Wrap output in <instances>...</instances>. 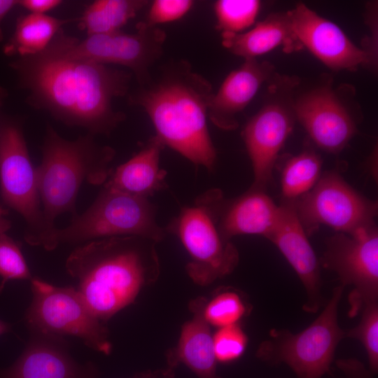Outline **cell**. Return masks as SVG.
<instances>
[{
  "instance_id": "8",
  "label": "cell",
  "mask_w": 378,
  "mask_h": 378,
  "mask_svg": "<svg viewBox=\"0 0 378 378\" xmlns=\"http://www.w3.org/2000/svg\"><path fill=\"white\" fill-rule=\"evenodd\" d=\"M300 80L276 72L268 81L262 107L246 124L242 136L251 162V188L265 190L272 178L279 152L293 131L295 90Z\"/></svg>"
},
{
  "instance_id": "5",
  "label": "cell",
  "mask_w": 378,
  "mask_h": 378,
  "mask_svg": "<svg viewBox=\"0 0 378 378\" xmlns=\"http://www.w3.org/2000/svg\"><path fill=\"white\" fill-rule=\"evenodd\" d=\"M157 220V206L150 199L130 195L104 186L92 204L71 218L65 227H56L46 250L60 244L80 245L113 237L135 236L155 242L167 235Z\"/></svg>"
},
{
  "instance_id": "3",
  "label": "cell",
  "mask_w": 378,
  "mask_h": 378,
  "mask_svg": "<svg viewBox=\"0 0 378 378\" xmlns=\"http://www.w3.org/2000/svg\"><path fill=\"white\" fill-rule=\"evenodd\" d=\"M157 242L140 237H113L77 246L66 272L94 315L106 322L132 304L159 274Z\"/></svg>"
},
{
  "instance_id": "19",
  "label": "cell",
  "mask_w": 378,
  "mask_h": 378,
  "mask_svg": "<svg viewBox=\"0 0 378 378\" xmlns=\"http://www.w3.org/2000/svg\"><path fill=\"white\" fill-rule=\"evenodd\" d=\"M275 74L274 66L270 62L245 59L239 68L225 77L218 90L214 92L209 105V119L221 130L237 129V115Z\"/></svg>"
},
{
  "instance_id": "31",
  "label": "cell",
  "mask_w": 378,
  "mask_h": 378,
  "mask_svg": "<svg viewBox=\"0 0 378 378\" xmlns=\"http://www.w3.org/2000/svg\"><path fill=\"white\" fill-rule=\"evenodd\" d=\"M192 0H155L147 13L144 24L150 27L176 21L184 17L192 8Z\"/></svg>"
},
{
  "instance_id": "29",
  "label": "cell",
  "mask_w": 378,
  "mask_h": 378,
  "mask_svg": "<svg viewBox=\"0 0 378 378\" xmlns=\"http://www.w3.org/2000/svg\"><path fill=\"white\" fill-rule=\"evenodd\" d=\"M0 292L10 280H29L33 277L21 251L20 245L0 232Z\"/></svg>"
},
{
  "instance_id": "33",
  "label": "cell",
  "mask_w": 378,
  "mask_h": 378,
  "mask_svg": "<svg viewBox=\"0 0 378 378\" xmlns=\"http://www.w3.org/2000/svg\"><path fill=\"white\" fill-rule=\"evenodd\" d=\"M344 378H371L372 373L358 360L355 358L340 359L336 362Z\"/></svg>"
},
{
  "instance_id": "23",
  "label": "cell",
  "mask_w": 378,
  "mask_h": 378,
  "mask_svg": "<svg viewBox=\"0 0 378 378\" xmlns=\"http://www.w3.org/2000/svg\"><path fill=\"white\" fill-rule=\"evenodd\" d=\"M71 21L46 14L22 15L17 20L12 37L4 46V52L19 57L38 54L48 47L62 26Z\"/></svg>"
},
{
  "instance_id": "26",
  "label": "cell",
  "mask_w": 378,
  "mask_h": 378,
  "mask_svg": "<svg viewBox=\"0 0 378 378\" xmlns=\"http://www.w3.org/2000/svg\"><path fill=\"white\" fill-rule=\"evenodd\" d=\"M261 3L257 0H218L214 3L216 27L222 33L239 34L252 26Z\"/></svg>"
},
{
  "instance_id": "11",
  "label": "cell",
  "mask_w": 378,
  "mask_h": 378,
  "mask_svg": "<svg viewBox=\"0 0 378 378\" xmlns=\"http://www.w3.org/2000/svg\"><path fill=\"white\" fill-rule=\"evenodd\" d=\"M354 88H335L330 76L294 98L296 120L314 144L324 151L338 153L358 132V109L351 97Z\"/></svg>"
},
{
  "instance_id": "34",
  "label": "cell",
  "mask_w": 378,
  "mask_h": 378,
  "mask_svg": "<svg viewBox=\"0 0 378 378\" xmlns=\"http://www.w3.org/2000/svg\"><path fill=\"white\" fill-rule=\"evenodd\" d=\"M62 3L61 0H18V6L29 10L30 13L44 15Z\"/></svg>"
},
{
  "instance_id": "24",
  "label": "cell",
  "mask_w": 378,
  "mask_h": 378,
  "mask_svg": "<svg viewBox=\"0 0 378 378\" xmlns=\"http://www.w3.org/2000/svg\"><path fill=\"white\" fill-rule=\"evenodd\" d=\"M148 4L146 0H97L86 7L78 27L88 36L120 31Z\"/></svg>"
},
{
  "instance_id": "21",
  "label": "cell",
  "mask_w": 378,
  "mask_h": 378,
  "mask_svg": "<svg viewBox=\"0 0 378 378\" xmlns=\"http://www.w3.org/2000/svg\"><path fill=\"white\" fill-rule=\"evenodd\" d=\"M164 144L155 135L132 158L111 172L104 186L150 199L165 189L167 172L160 167Z\"/></svg>"
},
{
  "instance_id": "14",
  "label": "cell",
  "mask_w": 378,
  "mask_h": 378,
  "mask_svg": "<svg viewBox=\"0 0 378 378\" xmlns=\"http://www.w3.org/2000/svg\"><path fill=\"white\" fill-rule=\"evenodd\" d=\"M324 267L337 273L342 285L352 286L349 314L353 316L378 299V231L376 225L351 234L337 232L326 240Z\"/></svg>"
},
{
  "instance_id": "25",
  "label": "cell",
  "mask_w": 378,
  "mask_h": 378,
  "mask_svg": "<svg viewBox=\"0 0 378 378\" xmlns=\"http://www.w3.org/2000/svg\"><path fill=\"white\" fill-rule=\"evenodd\" d=\"M321 167L320 155L312 149L288 159L281 172L284 201H295L311 190L321 177Z\"/></svg>"
},
{
  "instance_id": "13",
  "label": "cell",
  "mask_w": 378,
  "mask_h": 378,
  "mask_svg": "<svg viewBox=\"0 0 378 378\" xmlns=\"http://www.w3.org/2000/svg\"><path fill=\"white\" fill-rule=\"evenodd\" d=\"M176 235L188 253L186 266L190 279L206 286L232 273L239 263L235 246L224 239L208 210L200 204L182 207L178 214L164 227Z\"/></svg>"
},
{
  "instance_id": "20",
  "label": "cell",
  "mask_w": 378,
  "mask_h": 378,
  "mask_svg": "<svg viewBox=\"0 0 378 378\" xmlns=\"http://www.w3.org/2000/svg\"><path fill=\"white\" fill-rule=\"evenodd\" d=\"M206 302L202 297L190 302L192 317L183 324L178 344L167 353V361L173 369L184 364L198 378H222L217 372L210 325L204 317Z\"/></svg>"
},
{
  "instance_id": "1",
  "label": "cell",
  "mask_w": 378,
  "mask_h": 378,
  "mask_svg": "<svg viewBox=\"0 0 378 378\" xmlns=\"http://www.w3.org/2000/svg\"><path fill=\"white\" fill-rule=\"evenodd\" d=\"M27 102L69 127L94 136L109 135L125 119L114 109L115 98L127 94L132 74L79 59L49 48L10 63Z\"/></svg>"
},
{
  "instance_id": "30",
  "label": "cell",
  "mask_w": 378,
  "mask_h": 378,
  "mask_svg": "<svg viewBox=\"0 0 378 378\" xmlns=\"http://www.w3.org/2000/svg\"><path fill=\"white\" fill-rule=\"evenodd\" d=\"M247 342V336L238 323L218 328L213 335L217 361L228 363L239 358L244 352Z\"/></svg>"
},
{
  "instance_id": "37",
  "label": "cell",
  "mask_w": 378,
  "mask_h": 378,
  "mask_svg": "<svg viewBox=\"0 0 378 378\" xmlns=\"http://www.w3.org/2000/svg\"><path fill=\"white\" fill-rule=\"evenodd\" d=\"M7 210L0 204V232H6L10 227V221L6 218Z\"/></svg>"
},
{
  "instance_id": "10",
  "label": "cell",
  "mask_w": 378,
  "mask_h": 378,
  "mask_svg": "<svg viewBox=\"0 0 378 378\" xmlns=\"http://www.w3.org/2000/svg\"><path fill=\"white\" fill-rule=\"evenodd\" d=\"M136 29L132 34L120 31L79 40L62 29L48 47L68 57L127 67L141 86L150 80V69L162 54L167 36L160 28L142 21L136 24Z\"/></svg>"
},
{
  "instance_id": "9",
  "label": "cell",
  "mask_w": 378,
  "mask_h": 378,
  "mask_svg": "<svg viewBox=\"0 0 378 378\" xmlns=\"http://www.w3.org/2000/svg\"><path fill=\"white\" fill-rule=\"evenodd\" d=\"M0 186L6 205L24 218L25 241L46 248L55 230L47 225L42 209L36 173L19 122L0 124Z\"/></svg>"
},
{
  "instance_id": "16",
  "label": "cell",
  "mask_w": 378,
  "mask_h": 378,
  "mask_svg": "<svg viewBox=\"0 0 378 378\" xmlns=\"http://www.w3.org/2000/svg\"><path fill=\"white\" fill-rule=\"evenodd\" d=\"M288 13L302 48H307L324 65L333 71H354L364 65L363 51L336 24L302 3Z\"/></svg>"
},
{
  "instance_id": "2",
  "label": "cell",
  "mask_w": 378,
  "mask_h": 378,
  "mask_svg": "<svg viewBox=\"0 0 378 378\" xmlns=\"http://www.w3.org/2000/svg\"><path fill=\"white\" fill-rule=\"evenodd\" d=\"M213 94L210 82L181 60L165 66L155 79L151 77L129 99L144 110L164 146L212 171L216 150L207 118Z\"/></svg>"
},
{
  "instance_id": "17",
  "label": "cell",
  "mask_w": 378,
  "mask_h": 378,
  "mask_svg": "<svg viewBox=\"0 0 378 378\" xmlns=\"http://www.w3.org/2000/svg\"><path fill=\"white\" fill-rule=\"evenodd\" d=\"M297 214L294 201H284L278 220L267 236L281 251L302 281L307 293L302 309L316 313L323 304L320 266Z\"/></svg>"
},
{
  "instance_id": "35",
  "label": "cell",
  "mask_w": 378,
  "mask_h": 378,
  "mask_svg": "<svg viewBox=\"0 0 378 378\" xmlns=\"http://www.w3.org/2000/svg\"><path fill=\"white\" fill-rule=\"evenodd\" d=\"M18 4V0H0V42L3 41L4 35L1 27L3 20L6 15Z\"/></svg>"
},
{
  "instance_id": "7",
  "label": "cell",
  "mask_w": 378,
  "mask_h": 378,
  "mask_svg": "<svg viewBox=\"0 0 378 378\" xmlns=\"http://www.w3.org/2000/svg\"><path fill=\"white\" fill-rule=\"evenodd\" d=\"M30 282L32 298L24 316L29 331L76 337L94 351L111 353L108 328L75 287L54 286L37 277Z\"/></svg>"
},
{
  "instance_id": "6",
  "label": "cell",
  "mask_w": 378,
  "mask_h": 378,
  "mask_svg": "<svg viewBox=\"0 0 378 378\" xmlns=\"http://www.w3.org/2000/svg\"><path fill=\"white\" fill-rule=\"evenodd\" d=\"M344 288L341 285L332 290L322 312L302 331L270 330V339L260 344L257 357L271 365L285 363L299 378H321L330 371L337 346L346 337L337 321Z\"/></svg>"
},
{
  "instance_id": "36",
  "label": "cell",
  "mask_w": 378,
  "mask_h": 378,
  "mask_svg": "<svg viewBox=\"0 0 378 378\" xmlns=\"http://www.w3.org/2000/svg\"><path fill=\"white\" fill-rule=\"evenodd\" d=\"M174 369L167 367L166 369L143 372L135 378H174Z\"/></svg>"
},
{
  "instance_id": "38",
  "label": "cell",
  "mask_w": 378,
  "mask_h": 378,
  "mask_svg": "<svg viewBox=\"0 0 378 378\" xmlns=\"http://www.w3.org/2000/svg\"><path fill=\"white\" fill-rule=\"evenodd\" d=\"M11 330V326L9 323L0 320V335H2L5 333L10 332Z\"/></svg>"
},
{
  "instance_id": "18",
  "label": "cell",
  "mask_w": 378,
  "mask_h": 378,
  "mask_svg": "<svg viewBox=\"0 0 378 378\" xmlns=\"http://www.w3.org/2000/svg\"><path fill=\"white\" fill-rule=\"evenodd\" d=\"M0 378H99L92 363H80L71 355L63 337L30 331L15 362L0 369Z\"/></svg>"
},
{
  "instance_id": "15",
  "label": "cell",
  "mask_w": 378,
  "mask_h": 378,
  "mask_svg": "<svg viewBox=\"0 0 378 378\" xmlns=\"http://www.w3.org/2000/svg\"><path fill=\"white\" fill-rule=\"evenodd\" d=\"M195 202L208 210L226 240L241 234H256L266 238L280 213V206L265 190L251 187L234 200L225 198L219 189H209L200 195Z\"/></svg>"
},
{
  "instance_id": "12",
  "label": "cell",
  "mask_w": 378,
  "mask_h": 378,
  "mask_svg": "<svg viewBox=\"0 0 378 378\" xmlns=\"http://www.w3.org/2000/svg\"><path fill=\"white\" fill-rule=\"evenodd\" d=\"M294 203L307 235L322 225L337 232L351 234L374 225L377 215V202L360 194L336 172L323 174L311 190Z\"/></svg>"
},
{
  "instance_id": "28",
  "label": "cell",
  "mask_w": 378,
  "mask_h": 378,
  "mask_svg": "<svg viewBox=\"0 0 378 378\" xmlns=\"http://www.w3.org/2000/svg\"><path fill=\"white\" fill-rule=\"evenodd\" d=\"M360 323L345 332V337L360 341L365 347L369 362V370L376 374L378 370V302L366 305L362 309Z\"/></svg>"
},
{
  "instance_id": "4",
  "label": "cell",
  "mask_w": 378,
  "mask_h": 378,
  "mask_svg": "<svg viewBox=\"0 0 378 378\" xmlns=\"http://www.w3.org/2000/svg\"><path fill=\"white\" fill-rule=\"evenodd\" d=\"M41 154L36 167L38 191L45 220L54 230L59 216L78 214L76 202L84 183L98 186L107 181L115 150L98 144L89 133L66 139L48 123Z\"/></svg>"
},
{
  "instance_id": "22",
  "label": "cell",
  "mask_w": 378,
  "mask_h": 378,
  "mask_svg": "<svg viewBox=\"0 0 378 378\" xmlns=\"http://www.w3.org/2000/svg\"><path fill=\"white\" fill-rule=\"evenodd\" d=\"M221 38L224 48L244 59L256 58L280 46L285 52L303 48L293 31L288 11L271 13L242 33H222Z\"/></svg>"
},
{
  "instance_id": "32",
  "label": "cell",
  "mask_w": 378,
  "mask_h": 378,
  "mask_svg": "<svg viewBox=\"0 0 378 378\" xmlns=\"http://www.w3.org/2000/svg\"><path fill=\"white\" fill-rule=\"evenodd\" d=\"M378 4L369 1L365 6V22L368 27V34L363 38L361 50L365 56V66L373 74L377 71L378 64Z\"/></svg>"
},
{
  "instance_id": "27",
  "label": "cell",
  "mask_w": 378,
  "mask_h": 378,
  "mask_svg": "<svg viewBox=\"0 0 378 378\" xmlns=\"http://www.w3.org/2000/svg\"><path fill=\"white\" fill-rule=\"evenodd\" d=\"M246 310V303L239 293L225 290L206 302L203 313L209 325L220 328L237 324Z\"/></svg>"
},
{
  "instance_id": "39",
  "label": "cell",
  "mask_w": 378,
  "mask_h": 378,
  "mask_svg": "<svg viewBox=\"0 0 378 378\" xmlns=\"http://www.w3.org/2000/svg\"><path fill=\"white\" fill-rule=\"evenodd\" d=\"M7 97H8L7 90L4 87L0 85V108L2 106L3 104L4 103Z\"/></svg>"
}]
</instances>
